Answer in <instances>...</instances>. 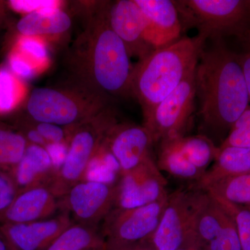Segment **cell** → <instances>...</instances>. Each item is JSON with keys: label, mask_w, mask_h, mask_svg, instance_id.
<instances>
[{"label": "cell", "mask_w": 250, "mask_h": 250, "mask_svg": "<svg viewBox=\"0 0 250 250\" xmlns=\"http://www.w3.org/2000/svg\"><path fill=\"white\" fill-rule=\"evenodd\" d=\"M186 28H195L197 36L212 43L236 38L250 46V0H179L175 1Z\"/></svg>", "instance_id": "obj_4"}, {"label": "cell", "mask_w": 250, "mask_h": 250, "mask_svg": "<svg viewBox=\"0 0 250 250\" xmlns=\"http://www.w3.org/2000/svg\"><path fill=\"white\" fill-rule=\"evenodd\" d=\"M106 246L100 228L74 223L46 250H106Z\"/></svg>", "instance_id": "obj_22"}, {"label": "cell", "mask_w": 250, "mask_h": 250, "mask_svg": "<svg viewBox=\"0 0 250 250\" xmlns=\"http://www.w3.org/2000/svg\"><path fill=\"white\" fill-rule=\"evenodd\" d=\"M58 210H61L59 198L48 186H36L18 194L5 212L0 225L45 220L57 214Z\"/></svg>", "instance_id": "obj_17"}, {"label": "cell", "mask_w": 250, "mask_h": 250, "mask_svg": "<svg viewBox=\"0 0 250 250\" xmlns=\"http://www.w3.org/2000/svg\"><path fill=\"white\" fill-rule=\"evenodd\" d=\"M206 41L200 36L181 38L154 49L134 66L131 95L137 99L143 118L195 71Z\"/></svg>", "instance_id": "obj_3"}, {"label": "cell", "mask_w": 250, "mask_h": 250, "mask_svg": "<svg viewBox=\"0 0 250 250\" xmlns=\"http://www.w3.org/2000/svg\"><path fill=\"white\" fill-rule=\"evenodd\" d=\"M107 243L106 250H157L150 243L141 242L132 244H116V243Z\"/></svg>", "instance_id": "obj_33"}, {"label": "cell", "mask_w": 250, "mask_h": 250, "mask_svg": "<svg viewBox=\"0 0 250 250\" xmlns=\"http://www.w3.org/2000/svg\"><path fill=\"white\" fill-rule=\"evenodd\" d=\"M240 62H241L245 80H246L247 88L250 98V46L244 48V51L238 54Z\"/></svg>", "instance_id": "obj_34"}, {"label": "cell", "mask_w": 250, "mask_h": 250, "mask_svg": "<svg viewBox=\"0 0 250 250\" xmlns=\"http://www.w3.org/2000/svg\"><path fill=\"white\" fill-rule=\"evenodd\" d=\"M6 243H7V249L8 250H18L17 248H16L14 246V245L12 244V243H10L8 240H6Z\"/></svg>", "instance_id": "obj_38"}, {"label": "cell", "mask_w": 250, "mask_h": 250, "mask_svg": "<svg viewBox=\"0 0 250 250\" xmlns=\"http://www.w3.org/2000/svg\"><path fill=\"white\" fill-rule=\"evenodd\" d=\"M57 169L47 148L29 143L21 160L9 172L19 193L36 186L47 185Z\"/></svg>", "instance_id": "obj_18"}, {"label": "cell", "mask_w": 250, "mask_h": 250, "mask_svg": "<svg viewBox=\"0 0 250 250\" xmlns=\"http://www.w3.org/2000/svg\"><path fill=\"white\" fill-rule=\"evenodd\" d=\"M18 194L9 170L0 168V221Z\"/></svg>", "instance_id": "obj_30"}, {"label": "cell", "mask_w": 250, "mask_h": 250, "mask_svg": "<svg viewBox=\"0 0 250 250\" xmlns=\"http://www.w3.org/2000/svg\"><path fill=\"white\" fill-rule=\"evenodd\" d=\"M0 250H8L6 238L1 231H0Z\"/></svg>", "instance_id": "obj_36"}, {"label": "cell", "mask_w": 250, "mask_h": 250, "mask_svg": "<svg viewBox=\"0 0 250 250\" xmlns=\"http://www.w3.org/2000/svg\"><path fill=\"white\" fill-rule=\"evenodd\" d=\"M31 126L47 141L49 146H65L69 142L72 129L45 123L32 122Z\"/></svg>", "instance_id": "obj_29"}, {"label": "cell", "mask_w": 250, "mask_h": 250, "mask_svg": "<svg viewBox=\"0 0 250 250\" xmlns=\"http://www.w3.org/2000/svg\"><path fill=\"white\" fill-rule=\"evenodd\" d=\"M106 100L75 87L72 89L48 87L31 92L26 110L31 121L62 127H76L106 109Z\"/></svg>", "instance_id": "obj_5"}, {"label": "cell", "mask_w": 250, "mask_h": 250, "mask_svg": "<svg viewBox=\"0 0 250 250\" xmlns=\"http://www.w3.org/2000/svg\"><path fill=\"white\" fill-rule=\"evenodd\" d=\"M57 4L54 1H20L12 0L8 2L11 9L19 13L27 14L34 11L52 9ZM24 14V15H25Z\"/></svg>", "instance_id": "obj_32"}, {"label": "cell", "mask_w": 250, "mask_h": 250, "mask_svg": "<svg viewBox=\"0 0 250 250\" xmlns=\"http://www.w3.org/2000/svg\"><path fill=\"white\" fill-rule=\"evenodd\" d=\"M29 144L21 131L0 124V168L11 170L21 160Z\"/></svg>", "instance_id": "obj_25"}, {"label": "cell", "mask_w": 250, "mask_h": 250, "mask_svg": "<svg viewBox=\"0 0 250 250\" xmlns=\"http://www.w3.org/2000/svg\"><path fill=\"white\" fill-rule=\"evenodd\" d=\"M116 187L101 181H81L59 198L60 210L74 223L99 228L114 208Z\"/></svg>", "instance_id": "obj_9"}, {"label": "cell", "mask_w": 250, "mask_h": 250, "mask_svg": "<svg viewBox=\"0 0 250 250\" xmlns=\"http://www.w3.org/2000/svg\"><path fill=\"white\" fill-rule=\"evenodd\" d=\"M248 208H250V207H248Z\"/></svg>", "instance_id": "obj_39"}, {"label": "cell", "mask_w": 250, "mask_h": 250, "mask_svg": "<svg viewBox=\"0 0 250 250\" xmlns=\"http://www.w3.org/2000/svg\"><path fill=\"white\" fill-rule=\"evenodd\" d=\"M126 45L110 27L103 6L90 19L75 48L78 86L107 100L131 95L134 66Z\"/></svg>", "instance_id": "obj_2"}, {"label": "cell", "mask_w": 250, "mask_h": 250, "mask_svg": "<svg viewBox=\"0 0 250 250\" xmlns=\"http://www.w3.org/2000/svg\"><path fill=\"white\" fill-rule=\"evenodd\" d=\"M71 25V18L66 12L50 9L24 15L16 24V30L20 36L34 38L62 34Z\"/></svg>", "instance_id": "obj_20"}, {"label": "cell", "mask_w": 250, "mask_h": 250, "mask_svg": "<svg viewBox=\"0 0 250 250\" xmlns=\"http://www.w3.org/2000/svg\"><path fill=\"white\" fill-rule=\"evenodd\" d=\"M114 115L106 109L93 119L72 128L65 159L57 167L47 186L61 198L74 185L83 180L91 161L103 147L112 126Z\"/></svg>", "instance_id": "obj_6"}, {"label": "cell", "mask_w": 250, "mask_h": 250, "mask_svg": "<svg viewBox=\"0 0 250 250\" xmlns=\"http://www.w3.org/2000/svg\"><path fill=\"white\" fill-rule=\"evenodd\" d=\"M217 200L234 221L241 250H250V208L222 200Z\"/></svg>", "instance_id": "obj_27"}, {"label": "cell", "mask_w": 250, "mask_h": 250, "mask_svg": "<svg viewBox=\"0 0 250 250\" xmlns=\"http://www.w3.org/2000/svg\"><path fill=\"white\" fill-rule=\"evenodd\" d=\"M167 200L168 196L136 208H113L100 228L106 242L132 244L150 239L159 226Z\"/></svg>", "instance_id": "obj_10"}, {"label": "cell", "mask_w": 250, "mask_h": 250, "mask_svg": "<svg viewBox=\"0 0 250 250\" xmlns=\"http://www.w3.org/2000/svg\"><path fill=\"white\" fill-rule=\"evenodd\" d=\"M200 133L217 147L249 106L250 96L238 54L225 44L204 47L195 71Z\"/></svg>", "instance_id": "obj_1"}, {"label": "cell", "mask_w": 250, "mask_h": 250, "mask_svg": "<svg viewBox=\"0 0 250 250\" xmlns=\"http://www.w3.org/2000/svg\"><path fill=\"white\" fill-rule=\"evenodd\" d=\"M120 174L114 208H136L168 196L167 181L152 157L133 170Z\"/></svg>", "instance_id": "obj_12"}, {"label": "cell", "mask_w": 250, "mask_h": 250, "mask_svg": "<svg viewBox=\"0 0 250 250\" xmlns=\"http://www.w3.org/2000/svg\"><path fill=\"white\" fill-rule=\"evenodd\" d=\"M9 64L10 70L18 78L30 76L34 70L31 61L15 49L10 54Z\"/></svg>", "instance_id": "obj_31"}, {"label": "cell", "mask_w": 250, "mask_h": 250, "mask_svg": "<svg viewBox=\"0 0 250 250\" xmlns=\"http://www.w3.org/2000/svg\"><path fill=\"white\" fill-rule=\"evenodd\" d=\"M205 191L217 200L250 207V171L220 181Z\"/></svg>", "instance_id": "obj_24"}, {"label": "cell", "mask_w": 250, "mask_h": 250, "mask_svg": "<svg viewBox=\"0 0 250 250\" xmlns=\"http://www.w3.org/2000/svg\"><path fill=\"white\" fill-rule=\"evenodd\" d=\"M25 88L10 70L0 68V115L12 111L22 101Z\"/></svg>", "instance_id": "obj_26"}, {"label": "cell", "mask_w": 250, "mask_h": 250, "mask_svg": "<svg viewBox=\"0 0 250 250\" xmlns=\"http://www.w3.org/2000/svg\"><path fill=\"white\" fill-rule=\"evenodd\" d=\"M6 9V3L4 1H0V21L4 17L5 14V9Z\"/></svg>", "instance_id": "obj_37"}, {"label": "cell", "mask_w": 250, "mask_h": 250, "mask_svg": "<svg viewBox=\"0 0 250 250\" xmlns=\"http://www.w3.org/2000/svg\"><path fill=\"white\" fill-rule=\"evenodd\" d=\"M105 143L119 165L121 173L133 170L152 157L151 152L155 144L144 125L118 123L108 131Z\"/></svg>", "instance_id": "obj_14"}, {"label": "cell", "mask_w": 250, "mask_h": 250, "mask_svg": "<svg viewBox=\"0 0 250 250\" xmlns=\"http://www.w3.org/2000/svg\"><path fill=\"white\" fill-rule=\"evenodd\" d=\"M205 250L202 249L195 244L193 242L190 241V240H187L185 243H184L183 246L180 247L178 250Z\"/></svg>", "instance_id": "obj_35"}, {"label": "cell", "mask_w": 250, "mask_h": 250, "mask_svg": "<svg viewBox=\"0 0 250 250\" xmlns=\"http://www.w3.org/2000/svg\"><path fill=\"white\" fill-rule=\"evenodd\" d=\"M187 240L205 250H241L233 218L208 192Z\"/></svg>", "instance_id": "obj_11"}, {"label": "cell", "mask_w": 250, "mask_h": 250, "mask_svg": "<svg viewBox=\"0 0 250 250\" xmlns=\"http://www.w3.org/2000/svg\"><path fill=\"white\" fill-rule=\"evenodd\" d=\"M74 223L70 214L59 213L39 221L0 225L6 240L19 250H46L54 240Z\"/></svg>", "instance_id": "obj_15"}, {"label": "cell", "mask_w": 250, "mask_h": 250, "mask_svg": "<svg viewBox=\"0 0 250 250\" xmlns=\"http://www.w3.org/2000/svg\"><path fill=\"white\" fill-rule=\"evenodd\" d=\"M195 71L144 118L143 125L152 134L154 143L172 136H184L196 98Z\"/></svg>", "instance_id": "obj_8"}, {"label": "cell", "mask_w": 250, "mask_h": 250, "mask_svg": "<svg viewBox=\"0 0 250 250\" xmlns=\"http://www.w3.org/2000/svg\"><path fill=\"white\" fill-rule=\"evenodd\" d=\"M146 22V40L153 48L170 45L180 39L184 31L175 1L134 0Z\"/></svg>", "instance_id": "obj_16"}, {"label": "cell", "mask_w": 250, "mask_h": 250, "mask_svg": "<svg viewBox=\"0 0 250 250\" xmlns=\"http://www.w3.org/2000/svg\"><path fill=\"white\" fill-rule=\"evenodd\" d=\"M179 144L189 162L204 176L210 164L214 161L218 147L208 138L200 134L179 136Z\"/></svg>", "instance_id": "obj_23"}, {"label": "cell", "mask_w": 250, "mask_h": 250, "mask_svg": "<svg viewBox=\"0 0 250 250\" xmlns=\"http://www.w3.org/2000/svg\"><path fill=\"white\" fill-rule=\"evenodd\" d=\"M228 146L250 148V105L235 122L219 147Z\"/></svg>", "instance_id": "obj_28"}, {"label": "cell", "mask_w": 250, "mask_h": 250, "mask_svg": "<svg viewBox=\"0 0 250 250\" xmlns=\"http://www.w3.org/2000/svg\"><path fill=\"white\" fill-rule=\"evenodd\" d=\"M207 195L195 187L169 195L159 226L149 239L151 244L157 250H177L183 246Z\"/></svg>", "instance_id": "obj_7"}, {"label": "cell", "mask_w": 250, "mask_h": 250, "mask_svg": "<svg viewBox=\"0 0 250 250\" xmlns=\"http://www.w3.org/2000/svg\"><path fill=\"white\" fill-rule=\"evenodd\" d=\"M250 171V148L218 147L213 164L193 187L206 190L224 179Z\"/></svg>", "instance_id": "obj_19"}, {"label": "cell", "mask_w": 250, "mask_h": 250, "mask_svg": "<svg viewBox=\"0 0 250 250\" xmlns=\"http://www.w3.org/2000/svg\"><path fill=\"white\" fill-rule=\"evenodd\" d=\"M103 10L110 27L124 42L131 57L141 60L155 49L146 40L147 22L134 0L106 2Z\"/></svg>", "instance_id": "obj_13"}, {"label": "cell", "mask_w": 250, "mask_h": 250, "mask_svg": "<svg viewBox=\"0 0 250 250\" xmlns=\"http://www.w3.org/2000/svg\"><path fill=\"white\" fill-rule=\"evenodd\" d=\"M179 136L161 140L158 151L157 166L176 178L195 181L201 179L203 174L192 165L184 155L179 144Z\"/></svg>", "instance_id": "obj_21"}]
</instances>
